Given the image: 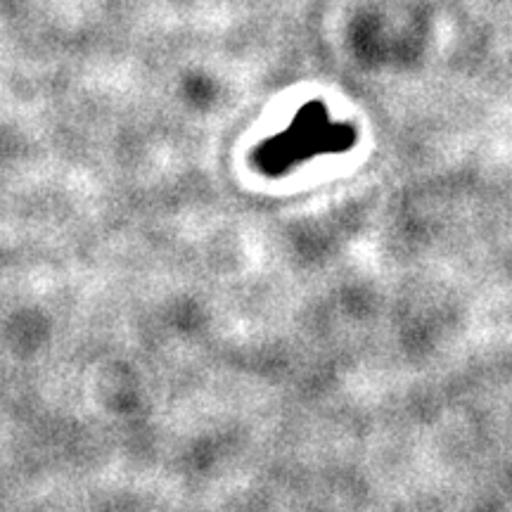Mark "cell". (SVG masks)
I'll use <instances>...</instances> for the list:
<instances>
[{
  "mask_svg": "<svg viewBox=\"0 0 512 512\" xmlns=\"http://www.w3.org/2000/svg\"><path fill=\"white\" fill-rule=\"evenodd\" d=\"M356 145V128L330 121L328 107L320 100L306 102L292 124L254 150V166L268 178L290 174L294 166L313 157L342 155Z\"/></svg>",
  "mask_w": 512,
  "mask_h": 512,
  "instance_id": "1",
  "label": "cell"
}]
</instances>
